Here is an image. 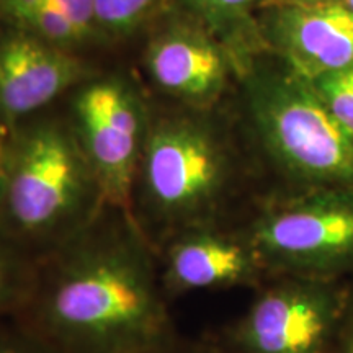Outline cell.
Here are the masks:
<instances>
[{
	"mask_svg": "<svg viewBox=\"0 0 353 353\" xmlns=\"http://www.w3.org/2000/svg\"><path fill=\"white\" fill-rule=\"evenodd\" d=\"M159 255L132 216L107 205L38 260L19 319L57 353H165L180 343Z\"/></svg>",
	"mask_w": 353,
	"mask_h": 353,
	"instance_id": "obj_1",
	"label": "cell"
},
{
	"mask_svg": "<svg viewBox=\"0 0 353 353\" xmlns=\"http://www.w3.org/2000/svg\"><path fill=\"white\" fill-rule=\"evenodd\" d=\"M107 206L70 123L12 130L0 195V234L33 259L63 247Z\"/></svg>",
	"mask_w": 353,
	"mask_h": 353,
	"instance_id": "obj_2",
	"label": "cell"
},
{
	"mask_svg": "<svg viewBox=\"0 0 353 353\" xmlns=\"http://www.w3.org/2000/svg\"><path fill=\"white\" fill-rule=\"evenodd\" d=\"M232 179V152L213 126L182 113L151 120L131 216L159 250L190 229L221 226L219 210Z\"/></svg>",
	"mask_w": 353,
	"mask_h": 353,
	"instance_id": "obj_3",
	"label": "cell"
},
{
	"mask_svg": "<svg viewBox=\"0 0 353 353\" xmlns=\"http://www.w3.org/2000/svg\"><path fill=\"white\" fill-rule=\"evenodd\" d=\"M250 90L259 143L299 193L353 188V136L311 82L290 69L255 76Z\"/></svg>",
	"mask_w": 353,
	"mask_h": 353,
	"instance_id": "obj_4",
	"label": "cell"
},
{
	"mask_svg": "<svg viewBox=\"0 0 353 353\" xmlns=\"http://www.w3.org/2000/svg\"><path fill=\"white\" fill-rule=\"evenodd\" d=\"M268 276L353 281V188L270 203L242 229Z\"/></svg>",
	"mask_w": 353,
	"mask_h": 353,
	"instance_id": "obj_5",
	"label": "cell"
},
{
	"mask_svg": "<svg viewBox=\"0 0 353 353\" xmlns=\"http://www.w3.org/2000/svg\"><path fill=\"white\" fill-rule=\"evenodd\" d=\"M352 281L270 276L226 335V353H332Z\"/></svg>",
	"mask_w": 353,
	"mask_h": 353,
	"instance_id": "obj_6",
	"label": "cell"
},
{
	"mask_svg": "<svg viewBox=\"0 0 353 353\" xmlns=\"http://www.w3.org/2000/svg\"><path fill=\"white\" fill-rule=\"evenodd\" d=\"M149 123L136 90L120 77L90 81L74 99L70 126L105 201L130 214Z\"/></svg>",
	"mask_w": 353,
	"mask_h": 353,
	"instance_id": "obj_7",
	"label": "cell"
},
{
	"mask_svg": "<svg viewBox=\"0 0 353 353\" xmlns=\"http://www.w3.org/2000/svg\"><path fill=\"white\" fill-rule=\"evenodd\" d=\"M157 255L169 299L195 291L259 288L270 278L242 229H190L167 241Z\"/></svg>",
	"mask_w": 353,
	"mask_h": 353,
	"instance_id": "obj_8",
	"label": "cell"
},
{
	"mask_svg": "<svg viewBox=\"0 0 353 353\" xmlns=\"http://www.w3.org/2000/svg\"><path fill=\"white\" fill-rule=\"evenodd\" d=\"M87 76L81 59L64 48L20 30L0 33V120L7 128L39 112Z\"/></svg>",
	"mask_w": 353,
	"mask_h": 353,
	"instance_id": "obj_9",
	"label": "cell"
},
{
	"mask_svg": "<svg viewBox=\"0 0 353 353\" xmlns=\"http://www.w3.org/2000/svg\"><path fill=\"white\" fill-rule=\"evenodd\" d=\"M145 69L164 94L203 105L216 99L226 83L228 50L201 25L180 13L149 41Z\"/></svg>",
	"mask_w": 353,
	"mask_h": 353,
	"instance_id": "obj_10",
	"label": "cell"
},
{
	"mask_svg": "<svg viewBox=\"0 0 353 353\" xmlns=\"http://www.w3.org/2000/svg\"><path fill=\"white\" fill-rule=\"evenodd\" d=\"M268 25L290 69L309 82L353 65V12L345 3L278 6Z\"/></svg>",
	"mask_w": 353,
	"mask_h": 353,
	"instance_id": "obj_11",
	"label": "cell"
},
{
	"mask_svg": "<svg viewBox=\"0 0 353 353\" xmlns=\"http://www.w3.org/2000/svg\"><path fill=\"white\" fill-rule=\"evenodd\" d=\"M0 19L69 51L101 38L94 0H0Z\"/></svg>",
	"mask_w": 353,
	"mask_h": 353,
	"instance_id": "obj_12",
	"label": "cell"
},
{
	"mask_svg": "<svg viewBox=\"0 0 353 353\" xmlns=\"http://www.w3.org/2000/svg\"><path fill=\"white\" fill-rule=\"evenodd\" d=\"M179 12L196 21L218 41L229 48L249 26L250 10L257 0H174Z\"/></svg>",
	"mask_w": 353,
	"mask_h": 353,
	"instance_id": "obj_13",
	"label": "cell"
},
{
	"mask_svg": "<svg viewBox=\"0 0 353 353\" xmlns=\"http://www.w3.org/2000/svg\"><path fill=\"white\" fill-rule=\"evenodd\" d=\"M38 260L0 234V322L23 311L37 278Z\"/></svg>",
	"mask_w": 353,
	"mask_h": 353,
	"instance_id": "obj_14",
	"label": "cell"
},
{
	"mask_svg": "<svg viewBox=\"0 0 353 353\" xmlns=\"http://www.w3.org/2000/svg\"><path fill=\"white\" fill-rule=\"evenodd\" d=\"M101 38L126 37L174 0H94Z\"/></svg>",
	"mask_w": 353,
	"mask_h": 353,
	"instance_id": "obj_15",
	"label": "cell"
},
{
	"mask_svg": "<svg viewBox=\"0 0 353 353\" xmlns=\"http://www.w3.org/2000/svg\"><path fill=\"white\" fill-rule=\"evenodd\" d=\"M329 112L353 136V65L311 81Z\"/></svg>",
	"mask_w": 353,
	"mask_h": 353,
	"instance_id": "obj_16",
	"label": "cell"
},
{
	"mask_svg": "<svg viewBox=\"0 0 353 353\" xmlns=\"http://www.w3.org/2000/svg\"><path fill=\"white\" fill-rule=\"evenodd\" d=\"M0 353H57L19 319L0 322Z\"/></svg>",
	"mask_w": 353,
	"mask_h": 353,
	"instance_id": "obj_17",
	"label": "cell"
},
{
	"mask_svg": "<svg viewBox=\"0 0 353 353\" xmlns=\"http://www.w3.org/2000/svg\"><path fill=\"white\" fill-rule=\"evenodd\" d=\"M332 353H353V281Z\"/></svg>",
	"mask_w": 353,
	"mask_h": 353,
	"instance_id": "obj_18",
	"label": "cell"
},
{
	"mask_svg": "<svg viewBox=\"0 0 353 353\" xmlns=\"http://www.w3.org/2000/svg\"><path fill=\"white\" fill-rule=\"evenodd\" d=\"M10 141H12V130L6 125H0V195H2L3 179H6L7 169V159L8 151H10Z\"/></svg>",
	"mask_w": 353,
	"mask_h": 353,
	"instance_id": "obj_19",
	"label": "cell"
},
{
	"mask_svg": "<svg viewBox=\"0 0 353 353\" xmlns=\"http://www.w3.org/2000/svg\"><path fill=\"white\" fill-rule=\"evenodd\" d=\"M327 0H276L278 6H314V3H324Z\"/></svg>",
	"mask_w": 353,
	"mask_h": 353,
	"instance_id": "obj_20",
	"label": "cell"
},
{
	"mask_svg": "<svg viewBox=\"0 0 353 353\" xmlns=\"http://www.w3.org/2000/svg\"><path fill=\"white\" fill-rule=\"evenodd\" d=\"M165 353H218V352L208 350V348H185V347H182V342H180L179 345L174 347L172 350L165 352Z\"/></svg>",
	"mask_w": 353,
	"mask_h": 353,
	"instance_id": "obj_21",
	"label": "cell"
},
{
	"mask_svg": "<svg viewBox=\"0 0 353 353\" xmlns=\"http://www.w3.org/2000/svg\"><path fill=\"white\" fill-rule=\"evenodd\" d=\"M343 3H345V6L353 12V0H345V2H343Z\"/></svg>",
	"mask_w": 353,
	"mask_h": 353,
	"instance_id": "obj_22",
	"label": "cell"
}]
</instances>
